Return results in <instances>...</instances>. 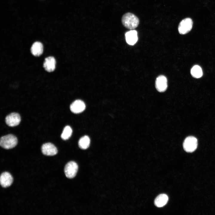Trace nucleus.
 <instances>
[{"instance_id": "1", "label": "nucleus", "mask_w": 215, "mask_h": 215, "mask_svg": "<svg viewBox=\"0 0 215 215\" xmlns=\"http://www.w3.org/2000/svg\"><path fill=\"white\" fill-rule=\"evenodd\" d=\"M122 22L126 28L133 29L136 28L139 24V18L134 14L130 13L125 14L122 18Z\"/></svg>"}, {"instance_id": "2", "label": "nucleus", "mask_w": 215, "mask_h": 215, "mask_svg": "<svg viewBox=\"0 0 215 215\" xmlns=\"http://www.w3.org/2000/svg\"><path fill=\"white\" fill-rule=\"evenodd\" d=\"M18 140L16 137L12 134H8L1 137L0 145L5 149H10L14 147L17 144Z\"/></svg>"}, {"instance_id": "3", "label": "nucleus", "mask_w": 215, "mask_h": 215, "mask_svg": "<svg viewBox=\"0 0 215 215\" xmlns=\"http://www.w3.org/2000/svg\"><path fill=\"white\" fill-rule=\"evenodd\" d=\"M183 146L184 150L188 152H192L197 148V140L194 136H188L185 139Z\"/></svg>"}, {"instance_id": "4", "label": "nucleus", "mask_w": 215, "mask_h": 215, "mask_svg": "<svg viewBox=\"0 0 215 215\" xmlns=\"http://www.w3.org/2000/svg\"><path fill=\"white\" fill-rule=\"evenodd\" d=\"M193 24L192 19L189 18H186L179 23L178 30L179 33L182 35L186 34L191 30Z\"/></svg>"}, {"instance_id": "5", "label": "nucleus", "mask_w": 215, "mask_h": 215, "mask_svg": "<svg viewBox=\"0 0 215 215\" xmlns=\"http://www.w3.org/2000/svg\"><path fill=\"white\" fill-rule=\"evenodd\" d=\"M78 168V165L75 162L71 161L68 162L65 165L64 169L66 177L69 179L74 178L76 175Z\"/></svg>"}, {"instance_id": "6", "label": "nucleus", "mask_w": 215, "mask_h": 215, "mask_svg": "<svg viewBox=\"0 0 215 215\" xmlns=\"http://www.w3.org/2000/svg\"><path fill=\"white\" fill-rule=\"evenodd\" d=\"M42 153L48 156H53L57 154L58 152L56 147L51 143H47L43 144L41 147Z\"/></svg>"}, {"instance_id": "7", "label": "nucleus", "mask_w": 215, "mask_h": 215, "mask_svg": "<svg viewBox=\"0 0 215 215\" xmlns=\"http://www.w3.org/2000/svg\"><path fill=\"white\" fill-rule=\"evenodd\" d=\"M155 87L156 90L159 92L165 91L168 87L167 80L166 77L163 75H160L156 79Z\"/></svg>"}, {"instance_id": "8", "label": "nucleus", "mask_w": 215, "mask_h": 215, "mask_svg": "<svg viewBox=\"0 0 215 215\" xmlns=\"http://www.w3.org/2000/svg\"><path fill=\"white\" fill-rule=\"evenodd\" d=\"M21 120V117L19 114L13 113L6 117L5 122L8 126L14 127L18 125L19 124Z\"/></svg>"}, {"instance_id": "9", "label": "nucleus", "mask_w": 215, "mask_h": 215, "mask_svg": "<svg viewBox=\"0 0 215 215\" xmlns=\"http://www.w3.org/2000/svg\"><path fill=\"white\" fill-rule=\"evenodd\" d=\"M84 102L80 100H77L73 102L70 105L71 111L75 113H79L82 112L85 108Z\"/></svg>"}, {"instance_id": "10", "label": "nucleus", "mask_w": 215, "mask_h": 215, "mask_svg": "<svg viewBox=\"0 0 215 215\" xmlns=\"http://www.w3.org/2000/svg\"><path fill=\"white\" fill-rule=\"evenodd\" d=\"M13 182V178L11 174L8 172L2 173L0 177V183L1 186L4 188L10 186Z\"/></svg>"}, {"instance_id": "11", "label": "nucleus", "mask_w": 215, "mask_h": 215, "mask_svg": "<svg viewBox=\"0 0 215 215\" xmlns=\"http://www.w3.org/2000/svg\"><path fill=\"white\" fill-rule=\"evenodd\" d=\"M125 37L126 42L128 44L133 45L138 40L137 32L135 30L128 31L125 33Z\"/></svg>"}, {"instance_id": "12", "label": "nucleus", "mask_w": 215, "mask_h": 215, "mask_svg": "<svg viewBox=\"0 0 215 215\" xmlns=\"http://www.w3.org/2000/svg\"><path fill=\"white\" fill-rule=\"evenodd\" d=\"M56 61L53 56H49L45 58L43 63V67L48 72H51L55 68Z\"/></svg>"}, {"instance_id": "13", "label": "nucleus", "mask_w": 215, "mask_h": 215, "mask_svg": "<svg viewBox=\"0 0 215 215\" xmlns=\"http://www.w3.org/2000/svg\"><path fill=\"white\" fill-rule=\"evenodd\" d=\"M43 46L41 43L35 42L32 44L31 48L32 54L35 56H40L43 53Z\"/></svg>"}, {"instance_id": "14", "label": "nucleus", "mask_w": 215, "mask_h": 215, "mask_svg": "<svg viewBox=\"0 0 215 215\" xmlns=\"http://www.w3.org/2000/svg\"><path fill=\"white\" fill-rule=\"evenodd\" d=\"M168 200V196L165 194L159 195L155 199L154 203L158 207H161L165 205Z\"/></svg>"}, {"instance_id": "15", "label": "nucleus", "mask_w": 215, "mask_h": 215, "mask_svg": "<svg viewBox=\"0 0 215 215\" xmlns=\"http://www.w3.org/2000/svg\"><path fill=\"white\" fill-rule=\"evenodd\" d=\"M90 143V139L87 136H85L82 137L79 139L78 143L79 148L84 150L86 149L89 147Z\"/></svg>"}, {"instance_id": "16", "label": "nucleus", "mask_w": 215, "mask_h": 215, "mask_svg": "<svg viewBox=\"0 0 215 215\" xmlns=\"http://www.w3.org/2000/svg\"><path fill=\"white\" fill-rule=\"evenodd\" d=\"M191 73L193 77L196 78L201 77L203 74L202 68L198 65H194L192 67Z\"/></svg>"}, {"instance_id": "17", "label": "nucleus", "mask_w": 215, "mask_h": 215, "mask_svg": "<svg viewBox=\"0 0 215 215\" xmlns=\"http://www.w3.org/2000/svg\"><path fill=\"white\" fill-rule=\"evenodd\" d=\"M72 130L69 126H66L64 128L61 135V137L63 139L66 140L68 139L71 136Z\"/></svg>"}]
</instances>
